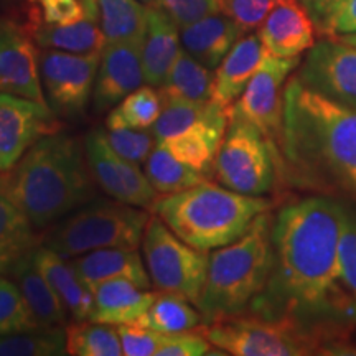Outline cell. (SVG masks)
<instances>
[{
	"mask_svg": "<svg viewBox=\"0 0 356 356\" xmlns=\"http://www.w3.org/2000/svg\"><path fill=\"white\" fill-rule=\"evenodd\" d=\"M343 211V202L322 195L279 208L273 220L269 280L248 310L266 318L292 320L330 350L345 345L328 318Z\"/></svg>",
	"mask_w": 356,
	"mask_h": 356,
	"instance_id": "cell-1",
	"label": "cell"
},
{
	"mask_svg": "<svg viewBox=\"0 0 356 356\" xmlns=\"http://www.w3.org/2000/svg\"><path fill=\"white\" fill-rule=\"evenodd\" d=\"M280 184L356 207V109L293 74L284 91Z\"/></svg>",
	"mask_w": 356,
	"mask_h": 356,
	"instance_id": "cell-2",
	"label": "cell"
},
{
	"mask_svg": "<svg viewBox=\"0 0 356 356\" xmlns=\"http://www.w3.org/2000/svg\"><path fill=\"white\" fill-rule=\"evenodd\" d=\"M2 175L13 202L37 229L96 198V181L89 170L84 142L58 131L30 147L17 165Z\"/></svg>",
	"mask_w": 356,
	"mask_h": 356,
	"instance_id": "cell-3",
	"label": "cell"
},
{
	"mask_svg": "<svg viewBox=\"0 0 356 356\" xmlns=\"http://www.w3.org/2000/svg\"><path fill=\"white\" fill-rule=\"evenodd\" d=\"M274 204L273 198L243 195L204 180L157 198L150 211L186 244L210 252L241 238Z\"/></svg>",
	"mask_w": 356,
	"mask_h": 356,
	"instance_id": "cell-4",
	"label": "cell"
},
{
	"mask_svg": "<svg viewBox=\"0 0 356 356\" xmlns=\"http://www.w3.org/2000/svg\"><path fill=\"white\" fill-rule=\"evenodd\" d=\"M273 220L266 211L246 233L210 254L197 309L203 323L246 314L264 291L273 267Z\"/></svg>",
	"mask_w": 356,
	"mask_h": 356,
	"instance_id": "cell-5",
	"label": "cell"
},
{
	"mask_svg": "<svg viewBox=\"0 0 356 356\" xmlns=\"http://www.w3.org/2000/svg\"><path fill=\"white\" fill-rule=\"evenodd\" d=\"M149 218L145 208L95 198L51 225L42 244L66 259L96 249H139Z\"/></svg>",
	"mask_w": 356,
	"mask_h": 356,
	"instance_id": "cell-6",
	"label": "cell"
},
{
	"mask_svg": "<svg viewBox=\"0 0 356 356\" xmlns=\"http://www.w3.org/2000/svg\"><path fill=\"white\" fill-rule=\"evenodd\" d=\"M215 348L234 356H305L332 353L330 348L287 318H266L246 314L200 325Z\"/></svg>",
	"mask_w": 356,
	"mask_h": 356,
	"instance_id": "cell-7",
	"label": "cell"
},
{
	"mask_svg": "<svg viewBox=\"0 0 356 356\" xmlns=\"http://www.w3.org/2000/svg\"><path fill=\"white\" fill-rule=\"evenodd\" d=\"M279 150L254 126L229 118L211 175L226 188L266 197L280 184Z\"/></svg>",
	"mask_w": 356,
	"mask_h": 356,
	"instance_id": "cell-8",
	"label": "cell"
},
{
	"mask_svg": "<svg viewBox=\"0 0 356 356\" xmlns=\"http://www.w3.org/2000/svg\"><path fill=\"white\" fill-rule=\"evenodd\" d=\"M142 252L150 282L157 291L178 293L197 307L207 280L208 252L186 244L157 215L147 221Z\"/></svg>",
	"mask_w": 356,
	"mask_h": 356,
	"instance_id": "cell-9",
	"label": "cell"
},
{
	"mask_svg": "<svg viewBox=\"0 0 356 356\" xmlns=\"http://www.w3.org/2000/svg\"><path fill=\"white\" fill-rule=\"evenodd\" d=\"M299 66L300 56L279 58L267 53L243 95L229 109V118L254 126L277 150L282 134L284 91L287 79Z\"/></svg>",
	"mask_w": 356,
	"mask_h": 356,
	"instance_id": "cell-10",
	"label": "cell"
},
{
	"mask_svg": "<svg viewBox=\"0 0 356 356\" xmlns=\"http://www.w3.org/2000/svg\"><path fill=\"white\" fill-rule=\"evenodd\" d=\"M38 61L43 92L53 113L66 119L83 118L92 97L101 53L42 50Z\"/></svg>",
	"mask_w": 356,
	"mask_h": 356,
	"instance_id": "cell-11",
	"label": "cell"
},
{
	"mask_svg": "<svg viewBox=\"0 0 356 356\" xmlns=\"http://www.w3.org/2000/svg\"><path fill=\"white\" fill-rule=\"evenodd\" d=\"M89 170L97 186L118 202L150 210L157 200V190L150 185L137 163L124 159L111 147L104 129H95L84 139Z\"/></svg>",
	"mask_w": 356,
	"mask_h": 356,
	"instance_id": "cell-12",
	"label": "cell"
},
{
	"mask_svg": "<svg viewBox=\"0 0 356 356\" xmlns=\"http://www.w3.org/2000/svg\"><path fill=\"white\" fill-rule=\"evenodd\" d=\"M58 131L61 122L50 106L0 92V173L12 170L30 147Z\"/></svg>",
	"mask_w": 356,
	"mask_h": 356,
	"instance_id": "cell-13",
	"label": "cell"
},
{
	"mask_svg": "<svg viewBox=\"0 0 356 356\" xmlns=\"http://www.w3.org/2000/svg\"><path fill=\"white\" fill-rule=\"evenodd\" d=\"M297 76L323 96L356 109V47L338 37L315 42Z\"/></svg>",
	"mask_w": 356,
	"mask_h": 356,
	"instance_id": "cell-14",
	"label": "cell"
},
{
	"mask_svg": "<svg viewBox=\"0 0 356 356\" xmlns=\"http://www.w3.org/2000/svg\"><path fill=\"white\" fill-rule=\"evenodd\" d=\"M37 43L25 24L0 17V92L24 96L47 104Z\"/></svg>",
	"mask_w": 356,
	"mask_h": 356,
	"instance_id": "cell-15",
	"label": "cell"
},
{
	"mask_svg": "<svg viewBox=\"0 0 356 356\" xmlns=\"http://www.w3.org/2000/svg\"><path fill=\"white\" fill-rule=\"evenodd\" d=\"M144 81L142 42L106 43L92 89V114L109 113Z\"/></svg>",
	"mask_w": 356,
	"mask_h": 356,
	"instance_id": "cell-16",
	"label": "cell"
},
{
	"mask_svg": "<svg viewBox=\"0 0 356 356\" xmlns=\"http://www.w3.org/2000/svg\"><path fill=\"white\" fill-rule=\"evenodd\" d=\"M345 204L337 264L328 297V318L341 340L356 327V207Z\"/></svg>",
	"mask_w": 356,
	"mask_h": 356,
	"instance_id": "cell-17",
	"label": "cell"
},
{
	"mask_svg": "<svg viewBox=\"0 0 356 356\" xmlns=\"http://www.w3.org/2000/svg\"><path fill=\"white\" fill-rule=\"evenodd\" d=\"M315 26L300 0H277L259 26V38L269 55L296 58L315 44Z\"/></svg>",
	"mask_w": 356,
	"mask_h": 356,
	"instance_id": "cell-18",
	"label": "cell"
},
{
	"mask_svg": "<svg viewBox=\"0 0 356 356\" xmlns=\"http://www.w3.org/2000/svg\"><path fill=\"white\" fill-rule=\"evenodd\" d=\"M229 124V111L210 102L207 114L200 121L178 136L159 142L173 157L186 165L197 168L204 175H211L213 163L225 139Z\"/></svg>",
	"mask_w": 356,
	"mask_h": 356,
	"instance_id": "cell-19",
	"label": "cell"
},
{
	"mask_svg": "<svg viewBox=\"0 0 356 356\" xmlns=\"http://www.w3.org/2000/svg\"><path fill=\"white\" fill-rule=\"evenodd\" d=\"M267 55L259 35H244L222 58L213 79L211 102L229 111Z\"/></svg>",
	"mask_w": 356,
	"mask_h": 356,
	"instance_id": "cell-20",
	"label": "cell"
},
{
	"mask_svg": "<svg viewBox=\"0 0 356 356\" xmlns=\"http://www.w3.org/2000/svg\"><path fill=\"white\" fill-rule=\"evenodd\" d=\"M73 269L89 291L113 279H127L142 289H150V275L137 249L106 248L71 257Z\"/></svg>",
	"mask_w": 356,
	"mask_h": 356,
	"instance_id": "cell-21",
	"label": "cell"
},
{
	"mask_svg": "<svg viewBox=\"0 0 356 356\" xmlns=\"http://www.w3.org/2000/svg\"><path fill=\"white\" fill-rule=\"evenodd\" d=\"M26 30L42 50H58L68 53H101L106 40L99 25L97 0L89 2L88 13L81 20L68 25H47L37 20H26Z\"/></svg>",
	"mask_w": 356,
	"mask_h": 356,
	"instance_id": "cell-22",
	"label": "cell"
},
{
	"mask_svg": "<svg viewBox=\"0 0 356 356\" xmlns=\"http://www.w3.org/2000/svg\"><path fill=\"white\" fill-rule=\"evenodd\" d=\"M180 26L162 8H149L142 38V66L147 84L162 86L180 55Z\"/></svg>",
	"mask_w": 356,
	"mask_h": 356,
	"instance_id": "cell-23",
	"label": "cell"
},
{
	"mask_svg": "<svg viewBox=\"0 0 356 356\" xmlns=\"http://www.w3.org/2000/svg\"><path fill=\"white\" fill-rule=\"evenodd\" d=\"M241 37V26L222 13H213L180 29L181 48L210 70L218 68Z\"/></svg>",
	"mask_w": 356,
	"mask_h": 356,
	"instance_id": "cell-24",
	"label": "cell"
},
{
	"mask_svg": "<svg viewBox=\"0 0 356 356\" xmlns=\"http://www.w3.org/2000/svg\"><path fill=\"white\" fill-rule=\"evenodd\" d=\"M95 305L89 320L109 325L137 322L152 305L157 292L142 289L127 279L106 280L92 289Z\"/></svg>",
	"mask_w": 356,
	"mask_h": 356,
	"instance_id": "cell-25",
	"label": "cell"
},
{
	"mask_svg": "<svg viewBox=\"0 0 356 356\" xmlns=\"http://www.w3.org/2000/svg\"><path fill=\"white\" fill-rule=\"evenodd\" d=\"M33 257L40 273L43 274L58 299L68 310L70 317L73 320H89L92 314V305H95V297L78 277L70 259L60 256L50 248H44L43 244L33 249Z\"/></svg>",
	"mask_w": 356,
	"mask_h": 356,
	"instance_id": "cell-26",
	"label": "cell"
},
{
	"mask_svg": "<svg viewBox=\"0 0 356 356\" xmlns=\"http://www.w3.org/2000/svg\"><path fill=\"white\" fill-rule=\"evenodd\" d=\"M8 274H10L13 282L19 286L22 296L25 297L40 328L65 327L68 323V310L65 309L55 291L43 277V274L40 273L38 266L35 264L33 251L20 257L10 267Z\"/></svg>",
	"mask_w": 356,
	"mask_h": 356,
	"instance_id": "cell-27",
	"label": "cell"
},
{
	"mask_svg": "<svg viewBox=\"0 0 356 356\" xmlns=\"http://www.w3.org/2000/svg\"><path fill=\"white\" fill-rule=\"evenodd\" d=\"M40 246L37 228L13 202L0 175V274Z\"/></svg>",
	"mask_w": 356,
	"mask_h": 356,
	"instance_id": "cell-28",
	"label": "cell"
},
{
	"mask_svg": "<svg viewBox=\"0 0 356 356\" xmlns=\"http://www.w3.org/2000/svg\"><path fill=\"white\" fill-rule=\"evenodd\" d=\"M215 73L181 48L170 73L160 86L162 101L210 102Z\"/></svg>",
	"mask_w": 356,
	"mask_h": 356,
	"instance_id": "cell-29",
	"label": "cell"
},
{
	"mask_svg": "<svg viewBox=\"0 0 356 356\" xmlns=\"http://www.w3.org/2000/svg\"><path fill=\"white\" fill-rule=\"evenodd\" d=\"M106 43L142 42L149 7L140 0H97Z\"/></svg>",
	"mask_w": 356,
	"mask_h": 356,
	"instance_id": "cell-30",
	"label": "cell"
},
{
	"mask_svg": "<svg viewBox=\"0 0 356 356\" xmlns=\"http://www.w3.org/2000/svg\"><path fill=\"white\" fill-rule=\"evenodd\" d=\"M193 302L172 292L157 291L152 305L134 323L152 328L160 333H178L198 328L203 317Z\"/></svg>",
	"mask_w": 356,
	"mask_h": 356,
	"instance_id": "cell-31",
	"label": "cell"
},
{
	"mask_svg": "<svg viewBox=\"0 0 356 356\" xmlns=\"http://www.w3.org/2000/svg\"><path fill=\"white\" fill-rule=\"evenodd\" d=\"M162 108L163 101L160 89H155L150 84L140 86L109 111L106 118V129L127 127L147 131L157 122Z\"/></svg>",
	"mask_w": 356,
	"mask_h": 356,
	"instance_id": "cell-32",
	"label": "cell"
},
{
	"mask_svg": "<svg viewBox=\"0 0 356 356\" xmlns=\"http://www.w3.org/2000/svg\"><path fill=\"white\" fill-rule=\"evenodd\" d=\"M66 351L74 356H122L118 327L92 320H74L66 327Z\"/></svg>",
	"mask_w": 356,
	"mask_h": 356,
	"instance_id": "cell-33",
	"label": "cell"
},
{
	"mask_svg": "<svg viewBox=\"0 0 356 356\" xmlns=\"http://www.w3.org/2000/svg\"><path fill=\"white\" fill-rule=\"evenodd\" d=\"M145 177L159 195H170L204 181L203 172L177 160L168 150L157 145L144 163Z\"/></svg>",
	"mask_w": 356,
	"mask_h": 356,
	"instance_id": "cell-34",
	"label": "cell"
},
{
	"mask_svg": "<svg viewBox=\"0 0 356 356\" xmlns=\"http://www.w3.org/2000/svg\"><path fill=\"white\" fill-rule=\"evenodd\" d=\"M66 351V328H38V330L0 335V356H61Z\"/></svg>",
	"mask_w": 356,
	"mask_h": 356,
	"instance_id": "cell-35",
	"label": "cell"
},
{
	"mask_svg": "<svg viewBox=\"0 0 356 356\" xmlns=\"http://www.w3.org/2000/svg\"><path fill=\"white\" fill-rule=\"evenodd\" d=\"M40 325L13 280L0 275V335L38 330Z\"/></svg>",
	"mask_w": 356,
	"mask_h": 356,
	"instance_id": "cell-36",
	"label": "cell"
},
{
	"mask_svg": "<svg viewBox=\"0 0 356 356\" xmlns=\"http://www.w3.org/2000/svg\"><path fill=\"white\" fill-rule=\"evenodd\" d=\"M211 102V101H210ZM210 102H193V101H168L163 102L162 113L152 131L155 140L162 142L168 137L178 136L186 129L195 126L200 119L207 114Z\"/></svg>",
	"mask_w": 356,
	"mask_h": 356,
	"instance_id": "cell-37",
	"label": "cell"
},
{
	"mask_svg": "<svg viewBox=\"0 0 356 356\" xmlns=\"http://www.w3.org/2000/svg\"><path fill=\"white\" fill-rule=\"evenodd\" d=\"M91 0H29L26 20L47 25H68L81 20Z\"/></svg>",
	"mask_w": 356,
	"mask_h": 356,
	"instance_id": "cell-38",
	"label": "cell"
},
{
	"mask_svg": "<svg viewBox=\"0 0 356 356\" xmlns=\"http://www.w3.org/2000/svg\"><path fill=\"white\" fill-rule=\"evenodd\" d=\"M106 139L115 152L137 163V165L145 163V160L149 159V155L155 149V144H157L150 129H147V131L127 127L106 129Z\"/></svg>",
	"mask_w": 356,
	"mask_h": 356,
	"instance_id": "cell-39",
	"label": "cell"
},
{
	"mask_svg": "<svg viewBox=\"0 0 356 356\" xmlns=\"http://www.w3.org/2000/svg\"><path fill=\"white\" fill-rule=\"evenodd\" d=\"M277 0H220V13L229 17L244 33L259 29Z\"/></svg>",
	"mask_w": 356,
	"mask_h": 356,
	"instance_id": "cell-40",
	"label": "cell"
},
{
	"mask_svg": "<svg viewBox=\"0 0 356 356\" xmlns=\"http://www.w3.org/2000/svg\"><path fill=\"white\" fill-rule=\"evenodd\" d=\"M124 356H155L165 333L142 327L139 323H126L118 327Z\"/></svg>",
	"mask_w": 356,
	"mask_h": 356,
	"instance_id": "cell-41",
	"label": "cell"
},
{
	"mask_svg": "<svg viewBox=\"0 0 356 356\" xmlns=\"http://www.w3.org/2000/svg\"><path fill=\"white\" fill-rule=\"evenodd\" d=\"M213 345L200 328L193 330L165 333L162 345L155 356H203L211 353Z\"/></svg>",
	"mask_w": 356,
	"mask_h": 356,
	"instance_id": "cell-42",
	"label": "cell"
},
{
	"mask_svg": "<svg viewBox=\"0 0 356 356\" xmlns=\"http://www.w3.org/2000/svg\"><path fill=\"white\" fill-rule=\"evenodd\" d=\"M159 8L184 29L204 17L220 13V0H160Z\"/></svg>",
	"mask_w": 356,
	"mask_h": 356,
	"instance_id": "cell-43",
	"label": "cell"
},
{
	"mask_svg": "<svg viewBox=\"0 0 356 356\" xmlns=\"http://www.w3.org/2000/svg\"><path fill=\"white\" fill-rule=\"evenodd\" d=\"M356 33V0H340L328 22V37Z\"/></svg>",
	"mask_w": 356,
	"mask_h": 356,
	"instance_id": "cell-44",
	"label": "cell"
},
{
	"mask_svg": "<svg viewBox=\"0 0 356 356\" xmlns=\"http://www.w3.org/2000/svg\"><path fill=\"white\" fill-rule=\"evenodd\" d=\"M300 2L310 13L318 32L327 35L328 22H330L332 13L340 0H300Z\"/></svg>",
	"mask_w": 356,
	"mask_h": 356,
	"instance_id": "cell-45",
	"label": "cell"
},
{
	"mask_svg": "<svg viewBox=\"0 0 356 356\" xmlns=\"http://www.w3.org/2000/svg\"><path fill=\"white\" fill-rule=\"evenodd\" d=\"M338 38L341 42L351 44V47H356V33H350V35H338Z\"/></svg>",
	"mask_w": 356,
	"mask_h": 356,
	"instance_id": "cell-46",
	"label": "cell"
},
{
	"mask_svg": "<svg viewBox=\"0 0 356 356\" xmlns=\"http://www.w3.org/2000/svg\"><path fill=\"white\" fill-rule=\"evenodd\" d=\"M140 2L144 3V6L149 7V8H152V7H159L160 0H140Z\"/></svg>",
	"mask_w": 356,
	"mask_h": 356,
	"instance_id": "cell-47",
	"label": "cell"
},
{
	"mask_svg": "<svg viewBox=\"0 0 356 356\" xmlns=\"http://www.w3.org/2000/svg\"><path fill=\"white\" fill-rule=\"evenodd\" d=\"M24 2H25V3H26V2H29V0H24Z\"/></svg>",
	"mask_w": 356,
	"mask_h": 356,
	"instance_id": "cell-48",
	"label": "cell"
}]
</instances>
